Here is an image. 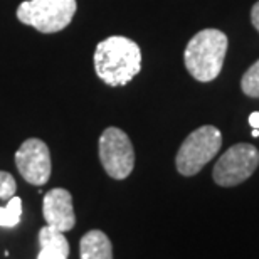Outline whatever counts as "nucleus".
Returning <instances> with one entry per match:
<instances>
[{
  "instance_id": "1",
  "label": "nucleus",
  "mask_w": 259,
  "mask_h": 259,
  "mask_svg": "<svg viewBox=\"0 0 259 259\" xmlns=\"http://www.w3.org/2000/svg\"><path fill=\"white\" fill-rule=\"evenodd\" d=\"M95 71L108 86H125L142 71V49L135 40L111 35L95 51Z\"/></svg>"
},
{
  "instance_id": "2",
  "label": "nucleus",
  "mask_w": 259,
  "mask_h": 259,
  "mask_svg": "<svg viewBox=\"0 0 259 259\" xmlns=\"http://www.w3.org/2000/svg\"><path fill=\"white\" fill-rule=\"evenodd\" d=\"M227 35L219 29H204L189 40L184 63L189 74L200 82H209L221 74L227 53Z\"/></svg>"
},
{
  "instance_id": "3",
  "label": "nucleus",
  "mask_w": 259,
  "mask_h": 259,
  "mask_svg": "<svg viewBox=\"0 0 259 259\" xmlns=\"http://www.w3.org/2000/svg\"><path fill=\"white\" fill-rule=\"evenodd\" d=\"M222 147V135L215 126L204 125L194 130L180 145L175 167L184 177H194L215 157Z\"/></svg>"
},
{
  "instance_id": "4",
  "label": "nucleus",
  "mask_w": 259,
  "mask_h": 259,
  "mask_svg": "<svg viewBox=\"0 0 259 259\" xmlns=\"http://www.w3.org/2000/svg\"><path fill=\"white\" fill-rule=\"evenodd\" d=\"M76 0H27L17 9V19L42 34H54L71 24Z\"/></svg>"
},
{
  "instance_id": "5",
  "label": "nucleus",
  "mask_w": 259,
  "mask_h": 259,
  "mask_svg": "<svg viewBox=\"0 0 259 259\" xmlns=\"http://www.w3.org/2000/svg\"><path fill=\"white\" fill-rule=\"evenodd\" d=\"M259 152L251 143H236L217 160L212 179L221 187H236L256 172Z\"/></svg>"
},
{
  "instance_id": "6",
  "label": "nucleus",
  "mask_w": 259,
  "mask_h": 259,
  "mask_svg": "<svg viewBox=\"0 0 259 259\" xmlns=\"http://www.w3.org/2000/svg\"><path fill=\"white\" fill-rule=\"evenodd\" d=\"M100 160L111 179L125 180L130 177L135 167V150L132 140L123 130L110 126L101 133Z\"/></svg>"
},
{
  "instance_id": "7",
  "label": "nucleus",
  "mask_w": 259,
  "mask_h": 259,
  "mask_svg": "<svg viewBox=\"0 0 259 259\" xmlns=\"http://www.w3.org/2000/svg\"><path fill=\"white\" fill-rule=\"evenodd\" d=\"M15 165L25 182L37 187L48 184L53 170L49 147L39 138L25 140L15 153Z\"/></svg>"
},
{
  "instance_id": "8",
  "label": "nucleus",
  "mask_w": 259,
  "mask_h": 259,
  "mask_svg": "<svg viewBox=\"0 0 259 259\" xmlns=\"http://www.w3.org/2000/svg\"><path fill=\"white\" fill-rule=\"evenodd\" d=\"M44 219L53 229L67 232L76 226V214L72 207V195L66 189H53L42 200Z\"/></svg>"
},
{
  "instance_id": "9",
  "label": "nucleus",
  "mask_w": 259,
  "mask_h": 259,
  "mask_svg": "<svg viewBox=\"0 0 259 259\" xmlns=\"http://www.w3.org/2000/svg\"><path fill=\"white\" fill-rule=\"evenodd\" d=\"M81 259H113V244L100 229L88 231L79 241Z\"/></svg>"
},
{
  "instance_id": "10",
  "label": "nucleus",
  "mask_w": 259,
  "mask_h": 259,
  "mask_svg": "<svg viewBox=\"0 0 259 259\" xmlns=\"http://www.w3.org/2000/svg\"><path fill=\"white\" fill-rule=\"evenodd\" d=\"M39 244L40 249L56 252L59 256H69V241L66 239L64 232L53 229L51 226H44L39 231Z\"/></svg>"
},
{
  "instance_id": "11",
  "label": "nucleus",
  "mask_w": 259,
  "mask_h": 259,
  "mask_svg": "<svg viewBox=\"0 0 259 259\" xmlns=\"http://www.w3.org/2000/svg\"><path fill=\"white\" fill-rule=\"evenodd\" d=\"M20 215H22V200L14 195L7 200V205L0 207V226L15 227L20 222Z\"/></svg>"
},
{
  "instance_id": "12",
  "label": "nucleus",
  "mask_w": 259,
  "mask_h": 259,
  "mask_svg": "<svg viewBox=\"0 0 259 259\" xmlns=\"http://www.w3.org/2000/svg\"><path fill=\"white\" fill-rule=\"evenodd\" d=\"M241 90L246 96L259 98V61H256L249 69L244 72L241 79Z\"/></svg>"
},
{
  "instance_id": "13",
  "label": "nucleus",
  "mask_w": 259,
  "mask_h": 259,
  "mask_svg": "<svg viewBox=\"0 0 259 259\" xmlns=\"http://www.w3.org/2000/svg\"><path fill=\"white\" fill-rule=\"evenodd\" d=\"M15 190H17L15 179L9 172L0 170V199L2 200L12 199V197L15 195Z\"/></svg>"
},
{
  "instance_id": "14",
  "label": "nucleus",
  "mask_w": 259,
  "mask_h": 259,
  "mask_svg": "<svg viewBox=\"0 0 259 259\" xmlns=\"http://www.w3.org/2000/svg\"><path fill=\"white\" fill-rule=\"evenodd\" d=\"M251 22L254 25V29L259 32V2H256L251 9Z\"/></svg>"
},
{
  "instance_id": "15",
  "label": "nucleus",
  "mask_w": 259,
  "mask_h": 259,
  "mask_svg": "<svg viewBox=\"0 0 259 259\" xmlns=\"http://www.w3.org/2000/svg\"><path fill=\"white\" fill-rule=\"evenodd\" d=\"M37 259H67V257L56 254V252H51V251L40 249V251H39V254H37Z\"/></svg>"
},
{
  "instance_id": "16",
  "label": "nucleus",
  "mask_w": 259,
  "mask_h": 259,
  "mask_svg": "<svg viewBox=\"0 0 259 259\" xmlns=\"http://www.w3.org/2000/svg\"><path fill=\"white\" fill-rule=\"evenodd\" d=\"M249 125H251L252 128H257V130H259V111L251 113V116H249Z\"/></svg>"
},
{
  "instance_id": "17",
  "label": "nucleus",
  "mask_w": 259,
  "mask_h": 259,
  "mask_svg": "<svg viewBox=\"0 0 259 259\" xmlns=\"http://www.w3.org/2000/svg\"><path fill=\"white\" fill-rule=\"evenodd\" d=\"M252 137H256V138L259 137V130L257 128H254V132H252Z\"/></svg>"
}]
</instances>
